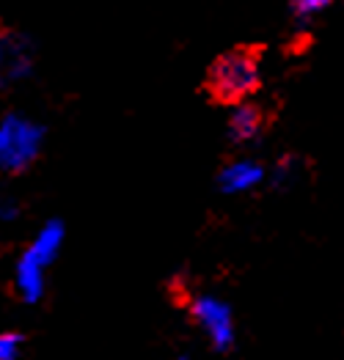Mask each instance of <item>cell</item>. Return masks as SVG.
Segmentation results:
<instances>
[{
	"mask_svg": "<svg viewBox=\"0 0 344 360\" xmlns=\"http://www.w3.org/2000/svg\"><path fill=\"white\" fill-rule=\"evenodd\" d=\"M44 264H39L36 259H31L28 253L20 256L17 270H14V289L20 292V297L25 302L42 300L44 295Z\"/></svg>",
	"mask_w": 344,
	"mask_h": 360,
	"instance_id": "8",
	"label": "cell"
},
{
	"mask_svg": "<svg viewBox=\"0 0 344 360\" xmlns=\"http://www.w3.org/2000/svg\"><path fill=\"white\" fill-rule=\"evenodd\" d=\"M177 360H188V358H177Z\"/></svg>",
	"mask_w": 344,
	"mask_h": 360,
	"instance_id": "12",
	"label": "cell"
},
{
	"mask_svg": "<svg viewBox=\"0 0 344 360\" xmlns=\"http://www.w3.org/2000/svg\"><path fill=\"white\" fill-rule=\"evenodd\" d=\"M44 146V129L28 116L11 113L0 121V171L20 174L39 160Z\"/></svg>",
	"mask_w": 344,
	"mask_h": 360,
	"instance_id": "2",
	"label": "cell"
},
{
	"mask_svg": "<svg viewBox=\"0 0 344 360\" xmlns=\"http://www.w3.org/2000/svg\"><path fill=\"white\" fill-rule=\"evenodd\" d=\"M265 129V116L256 105H248V102H237L229 113V138L234 143H250L262 135Z\"/></svg>",
	"mask_w": 344,
	"mask_h": 360,
	"instance_id": "6",
	"label": "cell"
},
{
	"mask_svg": "<svg viewBox=\"0 0 344 360\" xmlns=\"http://www.w3.org/2000/svg\"><path fill=\"white\" fill-rule=\"evenodd\" d=\"M190 314L215 349L226 352L234 347L237 328H234V314L226 300H220L215 295H196L190 302Z\"/></svg>",
	"mask_w": 344,
	"mask_h": 360,
	"instance_id": "3",
	"label": "cell"
},
{
	"mask_svg": "<svg viewBox=\"0 0 344 360\" xmlns=\"http://www.w3.org/2000/svg\"><path fill=\"white\" fill-rule=\"evenodd\" d=\"M267 179V168L253 160V157H240L231 160L220 168L218 174V187L226 195H240V193H250L253 187H259Z\"/></svg>",
	"mask_w": 344,
	"mask_h": 360,
	"instance_id": "4",
	"label": "cell"
},
{
	"mask_svg": "<svg viewBox=\"0 0 344 360\" xmlns=\"http://www.w3.org/2000/svg\"><path fill=\"white\" fill-rule=\"evenodd\" d=\"M336 0H292V14L300 20V22H306V20H312L317 17L319 11H325L328 6H333Z\"/></svg>",
	"mask_w": 344,
	"mask_h": 360,
	"instance_id": "9",
	"label": "cell"
},
{
	"mask_svg": "<svg viewBox=\"0 0 344 360\" xmlns=\"http://www.w3.org/2000/svg\"><path fill=\"white\" fill-rule=\"evenodd\" d=\"M23 347V335L17 333H0V360H17Z\"/></svg>",
	"mask_w": 344,
	"mask_h": 360,
	"instance_id": "10",
	"label": "cell"
},
{
	"mask_svg": "<svg viewBox=\"0 0 344 360\" xmlns=\"http://www.w3.org/2000/svg\"><path fill=\"white\" fill-rule=\"evenodd\" d=\"M17 214V204H0V220H14Z\"/></svg>",
	"mask_w": 344,
	"mask_h": 360,
	"instance_id": "11",
	"label": "cell"
},
{
	"mask_svg": "<svg viewBox=\"0 0 344 360\" xmlns=\"http://www.w3.org/2000/svg\"><path fill=\"white\" fill-rule=\"evenodd\" d=\"M63 240H66V229H63L61 220H47V223L39 229V234L33 237V242L28 245L25 253H28L31 259H36L39 264L50 267V264L58 259V253H61Z\"/></svg>",
	"mask_w": 344,
	"mask_h": 360,
	"instance_id": "7",
	"label": "cell"
},
{
	"mask_svg": "<svg viewBox=\"0 0 344 360\" xmlns=\"http://www.w3.org/2000/svg\"><path fill=\"white\" fill-rule=\"evenodd\" d=\"M207 86L218 102H243L262 86V60L253 50H229L212 63Z\"/></svg>",
	"mask_w": 344,
	"mask_h": 360,
	"instance_id": "1",
	"label": "cell"
},
{
	"mask_svg": "<svg viewBox=\"0 0 344 360\" xmlns=\"http://www.w3.org/2000/svg\"><path fill=\"white\" fill-rule=\"evenodd\" d=\"M33 69L31 47L14 33H0V83H17Z\"/></svg>",
	"mask_w": 344,
	"mask_h": 360,
	"instance_id": "5",
	"label": "cell"
}]
</instances>
